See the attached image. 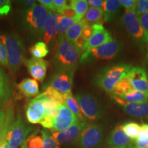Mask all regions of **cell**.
Here are the masks:
<instances>
[{"mask_svg": "<svg viewBox=\"0 0 148 148\" xmlns=\"http://www.w3.org/2000/svg\"><path fill=\"white\" fill-rule=\"evenodd\" d=\"M80 52L73 43L66 39L64 35L59 37V44L53 60L57 71H75L77 62L80 58Z\"/></svg>", "mask_w": 148, "mask_h": 148, "instance_id": "1", "label": "cell"}, {"mask_svg": "<svg viewBox=\"0 0 148 148\" xmlns=\"http://www.w3.org/2000/svg\"><path fill=\"white\" fill-rule=\"evenodd\" d=\"M132 66L130 64H118L109 66L99 71L94 79L98 87L108 93H112L115 85L123 77H126Z\"/></svg>", "mask_w": 148, "mask_h": 148, "instance_id": "2", "label": "cell"}, {"mask_svg": "<svg viewBox=\"0 0 148 148\" xmlns=\"http://www.w3.org/2000/svg\"><path fill=\"white\" fill-rule=\"evenodd\" d=\"M0 40L6 50L9 68L16 72L25 60V48L23 41L16 33L0 35Z\"/></svg>", "mask_w": 148, "mask_h": 148, "instance_id": "3", "label": "cell"}, {"mask_svg": "<svg viewBox=\"0 0 148 148\" xmlns=\"http://www.w3.org/2000/svg\"><path fill=\"white\" fill-rule=\"evenodd\" d=\"M48 13L49 10L40 4L36 3L24 12L23 25L33 36L38 38H42Z\"/></svg>", "mask_w": 148, "mask_h": 148, "instance_id": "4", "label": "cell"}, {"mask_svg": "<svg viewBox=\"0 0 148 148\" xmlns=\"http://www.w3.org/2000/svg\"><path fill=\"white\" fill-rule=\"evenodd\" d=\"M122 48L121 42L117 39H112L99 47L83 53L80 57V62H86L89 58L93 60H112L119 54Z\"/></svg>", "mask_w": 148, "mask_h": 148, "instance_id": "5", "label": "cell"}, {"mask_svg": "<svg viewBox=\"0 0 148 148\" xmlns=\"http://www.w3.org/2000/svg\"><path fill=\"white\" fill-rule=\"evenodd\" d=\"M32 130V127L23 121L21 114L18 113L16 120L8 127L5 134L4 140L8 142L11 148H18L22 146Z\"/></svg>", "mask_w": 148, "mask_h": 148, "instance_id": "6", "label": "cell"}, {"mask_svg": "<svg viewBox=\"0 0 148 148\" xmlns=\"http://www.w3.org/2000/svg\"><path fill=\"white\" fill-rule=\"evenodd\" d=\"M122 25L130 36L140 43L148 42V34L140 24L136 12L125 10L121 18Z\"/></svg>", "mask_w": 148, "mask_h": 148, "instance_id": "7", "label": "cell"}, {"mask_svg": "<svg viewBox=\"0 0 148 148\" xmlns=\"http://www.w3.org/2000/svg\"><path fill=\"white\" fill-rule=\"evenodd\" d=\"M80 110L84 116L90 120H97L102 116L103 108L97 98L88 92H81L76 95Z\"/></svg>", "mask_w": 148, "mask_h": 148, "instance_id": "8", "label": "cell"}, {"mask_svg": "<svg viewBox=\"0 0 148 148\" xmlns=\"http://www.w3.org/2000/svg\"><path fill=\"white\" fill-rule=\"evenodd\" d=\"M46 101L47 97L42 92L27 103L25 115L29 123L36 124L42 121L46 113Z\"/></svg>", "mask_w": 148, "mask_h": 148, "instance_id": "9", "label": "cell"}, {"mask_svg": "<svg viewBox=\"0 0 148 148\" xmlns=\"http://www.w3.org/2000/svg\"><path fill=\"white\" fill-rule=\"evenodd\" d=\"M103 138V130L100 125H86L78 138L79 145L82 148H96L100 145Z\"/></svg>", "mask_w": 148, "mask_h": 148, "instance_id": "10", "label": "cell"}, {"mask_svg": "<svg viewBox=\"0 0 148 148\" xmlns=\"http://www.w3.org/2000/svg\"><path fill=\"white\" fill-rule=\"evenodd\" d=\"M74 71L60 70L51 77L48 86L64 95L71 93Z\"/></svg>", "mask_w": 148, "mask_h": 148, "instance_id": "11", "label": "cell"}, {"mask_svg": "<svg viewBox=\"0 0 148 148\" xmlns=\"http://www.w3.org/2000/svg\"><path fill=\"white\" fill-rule=\"evenodd\" d=\"M86 126L85 121L78 120L76 123L62 132H53L51 136L60 144H69L75 141L80 136L81 133Z\"/></svg>", "mask_w": 148, "mask_h": 148, "instance_id": "12", "label": "cell"}, {"mask_svg": "<svg viewBox=\"0 0 148 148\" xmlns=\"http://www.w3.org/2000/svg\"><path fill=\"white\" fill-rule=\"evenodd\" d=\"M78 121L77 116L74 114L65 105L59 107L58 112L53 120L52 130L55 132H62L69 128Z\"/></svg>", "mask_w": 148, "mask_h": 148, "instance_id": "13", "label": "cell"}, {"mask_svg": "<svg viewBox=\"0 0 148 148\" xmlns=\"http://www.w3.org/2000/svg\"><path fill=\"white\" fill-rule=\"evenodd\" d=\"M92 26L93 28V32H92L91 36L86 41L83 53L87 52L90 49L97 48L113 39L108 31L105 29L102 25L95 24V25H92Z\"/></svg>", "mask_w": 148, "mask_h": 148, "instance_id": "14", "label": "cell"}, {"mask_svg": "<svg viewBox=\"0 0 148 148\" xmlns=\"http://www.w3.org/2000/svg\"><path fill=\"white\" fill-rule=\"evenodd\" d=\"M112 98L125 113L139 119H148V102L142 103H129L116 96L113 95Z\"/></svg>", "mask_w": 148, "mask_h": 148, "instance_id": "15", "label": "cell"}, {"mask_svg": "<svg viewBox=\"0 0 148 148\" xmlns=\"http://www.w3.org/2000/svg\"><path fill=\"white\" fill-rule=\"evenodd\" d=\"M127 77L134 90L148 92V77L143 68L132 67L127 73Z\"/></svg>", "mask_w": 148, "mask_h": 148, "instance_id": "16", "label": "cell"}, {"mask_svg": "<svg viewBox=\"0 0 148 148\" xmlns=\"http://www.w3.org/2000/svg\"><path fill=\"white\" fill-rule=\"evenodd\" d=\"M23 63L25 64L29 74L35 80L42 82L45 79L48 63L43 59L35 58L32 57L25 59Z\"/></svg>", "mask_w": 148, "mask_h": 148, "instance_id": "17", "label": "cell"}, {"mask_svg": "<svg viewBox=\"0 0 148 148\" xmlns=\"http://www.w3.org/2000/svg\"><path fill=\"white\" fill-rule=\"evenodd\" d=\"M107 143L110 147H125L132 145V140L125 133L123 125H117L109 134Z\"/></svg>", "mask_w": 148, "mask_h": 148, "instance_id": "18", "label": "cell"}, {"mask_svg": "<svg viewBox=\"0 0 148 148\" xmlns=\"http://www.w3.org/2000/svg\"><path fill=\"white\" fill-rule=\"evenodd\" d=\"M58 14L49 10L42 37L46 45L49 44L58 34Z\"/></svg>", "mask_w": 148, "mask_h": 148, "instance_id": "19", "label": "cell"}, {"mask_svg": "<svg viewBox=\"0 0 148 148\" xmlns=\"http://www.w3.org/2000/svg\"><path fill=\"white\" fill-rule=\"evenodd\" d=\"M102 10L103 21L110 22L119 16L121 11V4L118 0H106L103 1Z\"/></svg>", "mask_w": 148, "mask_h": 148, "instance_id": "20", "label": "cell"}, {"mask_svg": "<svg viewBox=\"0 0 148 148\" xmlns=\"http://www.w3.org/2000/svg\"><path fill=\"white\" fill-rule=\"evenodd\" d=\"M20 92L26 97H36L39 93V86L34 79L25 78L17 85Z\"/></svg>", "mask_w": 148, "mask_h": 148, "instance_id": "21", "label": "cell"}, {"mask_svg": "<svg viewBox=\"0 0 148 148\" xmlns=\"http://www.w3.org/2000/svg\"><path fill=\"white\" fill-rule=\"evenodd\" d=\"M11 95V87L8 76L0 67V107L8 102Z\"/></svg>", "mask_w": 148, "mask_h": 148, "instance_id": "22", "label": "cell"}, {"mask_svg": "<svg viewBox=\"0 0 148 148\" xmlns=\"http://www.w3.org/2000/svg\"><path fill=\"white\" fill-rule=\"evenodd\" d=\"M83 19L88 25H92L95 24L102 25L103 19V12L102 8L90 7L86 11Z\"/></svg>", "mask_w": 148, "mask_h": 148, "instance_id": "23", "label": "cell"}, {"mask_svg": "<svg viewBox=\"0 0 148 148\" xmlns=\"http://www.w3.org/2000/svg\"><path fill=\"white\" fill-rule=\"evenodd\" d=\"M86 24V22L84 20L82 19L80 21L75 22L70 28L66 31V32L64 34V37L68 41L73 43L76 40L77 38H78L79 36L82 35L83 29Z\"/></svg>", "mask_w": 148, "mask_h": 148, "instance_id": "24", "label": "cell"}, {"mask_svg": "<svg viewBox=\"0 0 148 148\" xmlns=\"http://www.w3.org/2000/svg\"><path fill=\"white\" fill-rule=\"evenodd\" d=\"M118 97L129 103H142L148 102V92L138 91L136 90H134L128 94L119 96Z\"/></svg>", "mask_w": 148, "mask_h": 148, "instance_id": "25", "label": "cell"}, {"mask_svg": "<svg viewBox=\"0 0 148 148\" xmlns=\"http://www.w3.org/2000/svg\"><path fill=\"white\" fill-rule=\"evenodd\" d=\"M64 105L77 116L78 120L84 121V116L80 110V107H79L76 96H74L72 93L69 94L64 101Z\"/></svg>", "mask_w": 148, "mask_h": 148, "instance_id": "26", "label": "cell"}, {"mask_svg": "<svg viewBox=\"0 0 148 148\" xmlns=\"http://www.w3.org/2000/svg\"><path fill=\"white\" fill-rule=\"evenodd\" d=\"M134 90V88H133L130 82L126 77L122 78L117 82V84L114 86L112 93L114 96L119 97V96L128 94Z\"/></svg>", "mask_w": 148, "mask_h": 148, "instance_id": "27", "label": "cell"}, {"mask_svg": "<svg viewBox=\"0 0 148 148\" xmlns=\"http://www.w3.org/2000/svg\"><path fill=\"white\" fill-rule=\"evenodd\" d=\"M69 5L75 12L79 21L82 19L86 11L89 8L86 0H72L69 1Z\"/></svg>", "mask_w": 148, "mask_h": 148, "instance_id": "28", "label": "cell"}, {"mask_svg": "<svg viewBox=\"0 0 148 148\" xmlns=\"http://www.w3.org/2000/svg\"><path fill=\"white\" fill-rule=\"evenodd\" d=\"M123 130L127 136L132 140H136L139 136L141 125L136 122H126L123 125Z\"/></svg>", "mask_w": 148, "mask_h": 148, "instance_id": "29", "label": "cell"}, {"mask_svg": "<svg viewBox=\"0 0 148 148\" xmlns=\"http://www.w3.org/2000/svg\"><path fill=\"white\" fill-rule=\"evenodd\" d=\"M29 52L33 58L42 59L49 53V49L47 45L43 41H38L29 49Z\"/></svg>", "mask_w": 148, "mask_h": 148, "instance_id": "30", "label": "cell"}, {"mask_svg": "<svg viewBox=\"0 0 148 148\" xmlns=\"http://www.w3.org/2000/svg\"><path fill=\"white\" fill-rule=\"evenodd\" d=\"M75 20L66 18L65 16L58 14V33L59 37L64 36L66 31L75 23Z\"/></svg>", "mask_w": 148, "mask_h": 148, "instance_id": "31", "label": "cell"}, {"mask_svg": "<svg viewBox=\"0 0 148 148\" xmlns=\"http://www.w3.org/2000/svg\"><path fill=\"white\" fill-rule=\"evenodd\" d=\"M135 148H148V124L141 125L139 136L135 140Z\"/></svg>", "mask_w": 148, "mask_h": 148, "instance_id": "32", "label": "cell"}, {"mask_svg": "<svg viewBox=\"0 0 148 148\" xmlns=\"http://www.w3.org/2000/svg\"><path fill=\"white\" fill-rule=\"evenodd\" d=\"M21 147L24 148H42L43 140L40 135L34 134L25 140Z\"/></svg>", "mask_w": 148, "mask_h": 148, "instance_id": "33", "label": "cell"}, {"mask_svg": "<svg viewBox=\"0 0 148 148\" xmlns=\"http://www.w3.org/2000/svg\"><path fill=\"white\" fill-rule=\"evenodd\" d=\"M41 136L43 140L42 148H60V144L51 135L49 134L47 130H42Z\"/></svg>", "mask_w": 148, "mask_h": 148, "instance_id": "34", "label": "cell"}, {"mask_svg": "<svg viewBox=\"0 0 148 148\" xmlns=\"http://www.w3.org/2000/svg\"><path fill=\"white\" fill-rule=\"evenodd\" d=\"M136 15L148 12V0H138L137 6L135 10Z\"/></svg>", "mask_w": 148, "mask_h": 148, "instance_id": "35", "label": "cell"}, {"mask_svg": "<svg viewBox=\"0 0 148 148\" xmlns=\"http://www.w3.org/2000/svg\"><path fill=\"white\" fill-rule=\"evenodd\" d=\"M0 64L4 67H9L6 50L1 40H0Z\"/></svg>", "mask_w": 148, "mask_h": 148, "instance_id": "36", "label": "cell"}, {"mask_svg": "<svg viewBox=\"0 0 148 148\" xmlns=\"http://www.w3.org/2000/svg\"><path fill=\"white\" fill-rule=\"evenodd\" d=\"M11 10V2L9 0H0V18L7 15Z\"/></svg>", "mask_w": 148, "mask_h": 148, "instance_id": "37", "label": "cell"}, {"mask_svg": "<svg viewBox=\"0 0 148 148\" xmlns=\"http://www.w3.org/2000/svg\"><path fill=\"white\" fill-rule=\"evenodd\" d=\"M58 14H60V15L65 16L66 18L74 19L75 21H79L76 13H75V11L72 9V8L69 5H68L66 8H64L63 10H62L60 12H59Z\"/></svg>", "mask_w": 148, "mask_h": 148, "instance_id": "38", "label": "cell"}, {"mask_svg": "<svg viewBox=\"0 0 148 148\" xmlns=\"http://www.w3.org/2000/svg\"><path fill=\"white\" fill-rule=\"evenodd\" d=\"M137 0H120L119 3L121 5L125 8L126 10H133L135 12L136 6H137Z\"/></svg>", "mask_w": 148, "mask_h": 148, "instance_id": "39", "label": "cell"}, {"mask_svg": "<svg viewBox=\"0 0 148 148\" xmlns=\"http://www.w3.org/2000/svg\"><path fill=\"white\" fill-rule=\"evenodd\" d=\"M69 5L65 0H53V11L59 13Z\"/></svg>", "mask_w": 148, "mask_h": 148, "instance_id": "40", "label": "cell"}, {"mask_svg": "<svg viewBox=\"0 0 148 148\" xmlns=\"http://www.w3.org/2000/svg\"><path fill=\"white\" fill-rule=\"evenodd\" d=\"M92 32H93V28H92V25H88V24L86 23L84 27V29H83L82 36L84 37L86 41H87L88 38L91 36Z\"/></svg>", "mask_w": 148, "mask_h": 148, "instance_id": "41", "label": "cell"}, {"mask_svg": "<svg viewBox=\"0 0 148 148\" xmlns=\"http://www.w3.org/2000/svg\"><path fill=\"white\" fill-rule=\"evenodd\" d=\"M140 24L148 34V12L145 14L137 15Z\"/></svg>", "mask_w": 148, "mask_h": 148, "instance_id": "42", "label": "cell"}, {"mask_svg": "<svg viewBox=\"0 0 148 148\" xmlns=\"http://www.w3.org/2000/svg\"><path fill=\"white\" fill-rule=\"evenodd\" d=\"M38 2L47 10L53 11V0H39Z\"/></svg>", "mask_w": 148, "mask_h": 148, "instance_id": "43", "label": "cell"}, {"mask_svg": "<svg viewBox=\"0 0 148 148\" xmlns=\"http://www.w3.org/2000/svg\"><path fill=\"white\" fill-rule=\"evenodd\" d=\"M87 1L88 5H91V7L102 8V5L103 3V1H102V0H88Z\"/></svg>", "mask_w": 148, "mask_h": 148, "instance_id": "44", "label": "cell"}, {"mask_svg": "<svg viewBox=\"0 0 148 148\" xmlns=\"http://www.w3.org/2000/svg\"><path fill=\"white\" fill-rule=\"evenodd\" d=\"M5 119V112L4 110L0 109V136L2 134V131L3 128V123H4Z\"/></svg>", "mask_w": 148, "mask_h": 148, "instance_id": "45", "label": "cell"}, {"mask_svg": "<svg viewBox=\"0 0 148 148\" xmlns=\"http://www.w3.org/2000/svg\"><path fill=\"white\" fill-rule=\"evenodd\" d=\"M23 2H24V3H25V5H29V8H30V7L33 6V5H35L36 3V1H32V0H31V1H24Z\"/></svg>", "mask_w": 148, "mask_h": 148, "instance_id": "46", "label": "cell"}, {"mask_svg": "<svg viewBox=\"0 0 148 148\" xmlns=\"http://www.w3.org/2000/svg\"><path fill=\"white\" fill-rule=\"evenodd\" d=\"M0 148H11V147L9 145L8 142H7L5 140H4L2 141V143H1V147Z\"/></svg>", "mask_w": 148, "mask_h": 148, "instance_id": "47", "label": "cell"}, {"mask_svg": "<svg viewBox=\"0 0 148 148\" xmlns=\"http://www.w3.org/2000/svg\"><path fill=\"white\" fill-rule=\"evenodd\" d=\"M146 58H147V63H148V45H147V53H146Z\"/></svg>", "mask_w": 148, "mask_h": 148, "instance_id": "48", "label": "cell"}, {"mask_svg": "<svg viewBox=\"0 0 148 148\" xmlns=\"http://www.w3.org/2000/svg\"><path fill=\"white\" fill-rule=\"evenodd\" d=\"M108 148H128V147H110Z\"/></svg>", "mask_w": 148, "mask_h": 148, "instance_id": "49", "label": "cell"}, {"mask_svg": "<svg viewBox=\"0 0 148 148\" xmlns=\"http://www.w3.org/2000/svg\"><path fill=\"white\" fill-rule=\"evenodd\" d=\"M128 148H135V147H134V146H133L132 145H131L129 146Z\"/></svg>", "mask_w": 148, "mask_h": 148, "instance_id": "50", "label": "cell"}, {"mask_svg": "<svg viewBox=\"0 0 148 148\" xmlns=\"http://www.w3.org/2000/svg\"><path fill=\"white\" fill-rule=\"evenodd\" d=\"M1 143H2V141H1V140H0V147H1Z\"/></svg>", "mask_w": 148, "mask_h": 148, "instance_id": "51", "label": "cell"}]
</instances>
